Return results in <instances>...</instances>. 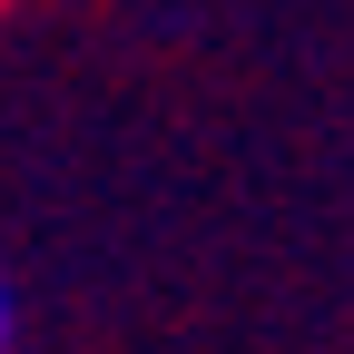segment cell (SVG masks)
<instances>
[{
    "label": "cell",
    "mask_w": 354,
    "mask_h": 354,
    "mask_svg": "<svg viewBox=\"0 0 354 354\" xmlns=\"http://www.w3.org/2000/svg\"><path fill=\"white\" fill-rule=\"evenodd\" d=\"M10 325H20V315H10V286H0V354H10Z\"/></svg>",
    "instance_id": "obj_1"
}]
</instances>
